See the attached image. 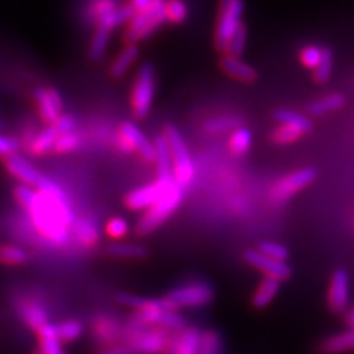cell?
<instances>
[{
	"label": "cell",
	"mask_w": 354,
	"mask_h": 354,
	"mask_svg": "<svg viewBox=\"0 0 354 354\" xmlns=\"http://www.w3.org/2000/svg\"><path fill=\"white\" fill-rule=\"evenodd\" d=\"M121 338L130 347L133 354H161L169 353L174 337H171L170 330L162 328L127 326Z\"/></svg>",
	"instance_id": "cell-1"
},
{
	"label": "cell",
	"mask_w": 354,
	"mask_h": 354,
	"mask_svg": "<svg viewBox=\"0 0 354 354\" xmlns=\"http://www.w3.org/2000/svg\"><path fill=\"white\" fill-rule=\"evenodd\" d=\"M165 2L167 0H151V3L133 15L126 30V40L136 44L152 36L155 31L167 22L165 17Z\"/></svg>",
	"instance_id": "cell-2"
},
{
	"label": "cell",
	"mask_w": 354,
	"mask_h": 354,
	"mask_svg": "<svg viewBox=\"0 0 354 354\" xmlns=\"http://www.w3.org/2000/svg\"><path fill=\"white\" fill-rule=\"evenodd\" d=\"M186 191L180 186L174 185L171 189L165 194L160 201L155 203L151 208H148L143 216L139 218L136 232L140 236H147L157 230L165 220H169L177 208H179L185 199Z\"/></svg>",
	"instance_id": "cell-3"
},
{
	"label": "cell",
	"mask_w": 354,
	"mask_h": 354,
	"mask_svg": "<svg viewBox=\"0 0 354 354\" xmlns=\"http://www.w3.org/2000/svg\"><path fill=\"white\" fill-rule=\"evenodd\" d=\"M164 135L169 140L170 151H171V160H173V177L177 186L182 189H187L194 180L195 174V165L189 149L186 147V142L182 136V133L177 130L176 126L167 124L164 130Z\"/></svg>",
	"instance_id": "cell-4"
},
{
	"label": "cell",
	"mask_w": 354,
	"mask_h": 354,
	"mask_svg": "<svg viewBox=\"0 0 354 354\" xmlns=\"http://www.w3.org/2000/svg\"><path fill=\"white\" fill-rule=\"evenodd\" d=\"M245 12V0H218V14L214 28V46L226 53L229 40L242 24Z\"/></svg>",
	"instance_id": "cell-5"
},
{
	"label": "cell",
	"mask_w": 354,
	"mask_h": 354,
	"mask_svg": "<svg viewBox=\"0 0 354 354\" xmlns=\"http://www.w3.org/2000/svg\"><path fill=\"white\" fill-rule=\"evenodd\" d=\"M155 91H157V80H155L153 65L149 62L142 64L131 91V109L136 118L143 120L148 117L155 97Z\"/></svg>",
	"instance_id": "cell-6"
},
{
	"label": "cell",
	"mask_w": 354,
	"mask_h": 354,
	"mask_svg": "<svg viewBox=\"0 0 354 354\" xmlns=\"http://www.w3.org/2000/svg\"><path fill=\"white\" fill-rule=\"evenodd\" d=\"M165 298L177 310L182 307H203L213 301L214 290L205 282H194L174 288Z\"/></svg>",
	"instance_id": "cell-7"
},
{
	"label": "cell",
	"mask_w": 354,
	"mask_h": 354,
	"mask_svg": "<svg viewBox=\"0 0 354 354\" xmlns=\"http://www.w3.org/2000/svg\"><path fill=\"white\" fill-rule=\"evenodd\" d=\"M317 177V171L312 167H306L295 170L290 174H286L276 182L270 191V198L274 203H283L290 199L292 195L303 191L304 187L312 185Z\"/></svg>",
	"instance_id": "cell-8"
},
{
	"label": "cell",
	"mask_w": 354,
	"mask_h": 354,
	"mask_svg": "<svg viewBox=\"0 0 354 354\" xmlns=\"http://www.w3.org/2000/svg\"><path fill=\"white\" fill-rule=\"evenodd\" d=\"M176 185L174 180H161L157 179L155 182L139 187V189L130 192L126 196V205L133 212H140V209H148L155 203L167 194L171 187Z\"/></svg>",
	"instance_id": "cell-9"
},
{
	"label": "cell",
	"mask_w": 354,
	"mask_h": 354,
	"mask_svg": "<svg viewBox=\"0 0 354 354\" xmlns=\"http://www.w3.org/2000/svg\"><path fill=\"white\" fill-rule=\"evenodd\" d=\"M243 260H245V263L250 264L251 268L261 272L264 276L278 279L279 282H285L292 276V269L290 264L266 257L257 250H248L243 252Z\"/></svg>",
	"instance_id": "cell-10"
},
{
	"label": "cell",
	"mask_w": 354,
	"mask_h": 354,
	"mask_svg": "<svg viewBox=\"0 0 354 354\" xmlns=\"http://www.w3.org/2000/svg\"><path fill=\"white\" fill-rule=\"evenodd\" d=\"M350 301V278L348 273L344 269H337L332 273L328 292H326V303L330 308V312L342 313L347 308Z\"/></svg>",
	"instance_id": "cell-11"
},
{
	"label": "cell",
	"mask_w": 354,
	"mask_h": 354,
	"mask_svg": "<svg viewBox=\"0 0 354 354\" xmlns=\"http://www.w3.org/2000/svg\"><path fill=\"white\" fill-rule=\"evenodd\" d=\"M35 99L41 120L46 121L48 124H53L64 114V102L57 88L37 87L35 91Z\"/></svg>",
	"instance_id": "cell-12"
},
{
	"label": "cell",
	"mask_w": 354,
	"mask_h": 354,
	"mask_svg": "<svg viewBox=\"0 0 354 354\" xmlns=\"http://www.w3.org/2000/svg\"><path fill=\"white\" fill-rule=\"evenodd\" d=\"M120 139H123L131 151H136L147 162H153L155 152L153 143L149 140L142 130L131 121H124L120 126Z\"/></svg>",
	"instance_id": "cell-13"
},
{
	"label": "cell",
	"mask_w": 354,
	"mask_h": 354,
	"mask_svg": "<svg viewBox=\"0 0 354 354\" xmlns=\"http://www.w3.org/2000/svg\"><path fill=\"white\" fill-rule=\"evenodd\" d=\"M113 12H108V14L102 15L101 18L96 19L95 32H93L92 41H91V48H88V55H91L92 61H99L104 58V55H105L106 48L109 44L111 32L117 28L114 18H113Z\"/></svg>",
	"instance_id": "cell-14"
},
{
	"label": "cell",
	"mask_w": 354,
	"mask_h": 354,
	"mask_svg": "<svg viewBox=\"0 0 354 354\" xmlns=\"http://www.w3.org/2000/svg\"><path fill=\"white\" fill-rule=\"evenodd\" d=\"M8 171L12 174L15 179L21 182V185L36 187L39 180L41 179V173L36 169V165L32 164L28 158L21 153H14L5 160Z\"/></svg>",
	"instance_id": "cell-15"
},
{
	"label": "cell",
	"mask_w": 354,
	"mask_h": 354,
	"mask_svg": "<svg viewBox=\"0 0 354 354\" xmlns=\"http://www.w3.org/2000/svg\"><path fill=\"white\" fill-rule=\"evenodd\" d=\"M220 70L226 75L232 77L234 80H238L241 83H254L259 79V71L256 66L251 64L242 61L241 58L230 57V55H223L218 61Z\"/></svg>",
	"instance_id": "cell-16"
},
{
	"label": "cell",
	"mask_w": 354,
	"mask_h": 354,
	"mask_svg": "<svg viewBox=\"0 0 354 354\" xmlns=\"http://www.w3.org/2000/svg\"><path fill=\"white\" fill-rule=\"evenodd\" d=\"M115 300L120 304L136 310V312H147V310H157V312H162V310H173V312H177V308L165 297L145 298V297L133 295L127 292H118L115 295Z\"/></svg>",
	"instance_id": "cell-17"
},
{
	"label": "cell",
	"mask_w": 354,
	"mask_h": 354,
	"mask_svg": "<svg viewBox=\"0 0 354 354\" xmlns=\"http://www.w3.org/2000/svg\"><path fill=\"white\" fill-rule=\"evenodd\" d=\"M153 152H155V165H157V174L161 180H174L173 177V160L169 140L164 133L153 139Z\"/></svg>",
	"instance_id": "cell-18"
},
{
	"label": "cell",
	"mask_w": 354,
	"mask_h": 354,
	"mask_svg": "<svg viewBox=\"0 0 354 354\" xmlns=\"http://www.w3.org/2000/svg\"><path fill=\"white\" fill-rule=\"evenodd\" d=\"M203 332L196 326H186L179 334L174 335L169 354H198L201 346Z\"/></svg>",
	"instance_id": "cell-19"
},
{
	"label": "cell",
	"mask_w": 354,
	"mask_h": 354,
	"mask_svg": "<svg viewBox=\"0 0 354 354\" xmlns=\"http://www.w3.org/2000/svg\"><path fill=\"white\" fill-rule=\"evenodd\" d=\"M281 286H282V282H279L278 279L264 276V278L259 282L256 291H254L251 297L252 307L256 310H263L268 307L274 300L276 295L279 294Z\"/></svg>",
	"instance_id": "cell-20"
},
{
	"label": "cell",
	"mask_w": 354,
	"mask_h": 354,
	"mask_svg": "<svg viewBox=\"0 0 354 354\" xmlns=\"http://www.w3.org/2000/svg\"><path fill=\"white\" fill-rule=\"evenodd\" d=\"M123 330L115 319L108 316H99L93 322V332L99 341L106 342V344L113 346L118 338L123 337Z\"/></svg>",
	"instance_id": "cell-21"
},
{
	"label": "cell",
	"mask_w": 354,
	"mask_h": 354,
	"mask_svg": "<svg viewBox=\"0 0 354 354\" xmlns=\"http://www.w3.org/2000/svg\"><path fill=\"white\" fill-rule=\"evenodd\" d=\"M39 351L36 354H66L62 342L58 339L57 328L53 324H46L37 330Z\"/></svg>",
	"instance_id": "cell-22"
},
{
	"label": "cell",
	"mask_w": 354,
	"mask_h": 354,
	"mask_svg": "<svg viewBox=\"0 0 354 354\" xmlns=\"http://www.w3.org/2000/svg\"><path fill=\"white\" fill-rule=\"evenodd\" d=\"M19 312L22 319L26 320V324L32 329V330H39L41 326L49 324L48 320V312L44 310V307L32 300H26L21 303Z\"/></svg>",
	"instance_id": "cell-23"
},
{
	"label": "cell",
	"mask_w": 354,
	"mask_h": 354,
	"mask_svg": "<svg viewBox=\"0 0 354 354\" xmlns=\"http://www.w3.org/2000/svg\"><path fill=\"white\" fill-rule=\"evenodd\" d=\"M354 348V329L330 335L320 342L319 351L322 354H341Z\"/></svg>",
	"instance_id": "cell-24"
},
{
	"label": "cell",
	"mask_w": 354,
	"mask_h": 354,
	"mask_svg": "<svg viewBox=\"0 0 354 354\" xmlns=\"http://www.w3.org/2000/svg\"><path fill=\"white\" fill-rule=\"evenodd\" d=\"M344 105H346L344 96L341 93H330L328 96L316 99L315 102H312L307 106V111L312 117H322L330 113H335V111H339Z\"/></svg>",
	"instance_id": "cell-25"
},
{
	"label": "cell",
	"mask_w": 354,
	"mask_h": 354,
	"mask_svg": "<svg viewBox=\"0 0 354 354\" xmlns=\"http://www.w3.org/2000/svg\"><path fill=\"white\" fill-rule=\"evenodd\" d=\"M58 136H59L58 130L55 129L52 124H49L48 127H44L39 133V135H36L31 139L28 151L35 155L48 153L49 151H52L55 148V143H57Z\"/></svg>",
	"instance_id": "cell-26"
},
{
	"label": "cell",
	"mask_w": 354,
	"mask_h": 354,
	"mask_svg": "<svg viewBox=\"0 0 354 354\" xmlns=\"http://www.w3.org/2000/svg\"><path fill=\"white\" fill-rule=\"evenodd\" d=\"M139 58V48L138 44H127V46L121 50L117 58L114 59L113 65H111V75L115 77V79H120L123 77L130 66L136 62V59Z\"/></svg>",
	"instance_id": "cell-27"
},
{
	"label": "cell",
	"mask_w": 354,
	"mask_h": 354,
	"mask_svg": "<svg viewBox=\"0 0 354 354\" xmlns=\"http://www.w3.org/2000/svg\"><path fill=\"white\" fill-rule=\"evenodd\" d=\"M106 254L115 259H145L148 257V250L131 242H114L106 247Z\"/></svg>",
	"instance_id": "cell-28"
},
{
	"label": "cell",
	"mask_w": 354,
	"mask_h": 354,
	"mask_svg": "<svg viewBox=\"0 0 354 354\" xmlns=\"http://www.w3.org/2000/svg\"><path fill=\"white\" fill-rule=\"evenodd\" d=\"M273 118L281 124L298 127L300 130H303L306 135L313 130L312 120L307 118V115L295 113V111H291V109H276L273 113Z\"/></svg>",
	"instance_id": "cell-29"
},
{
	"label": "cell",
	"mask_w": 354,
	"mask_h": 354,
	"mask_svg": "<svg viewBox=\"0 0 354 354\" xmlns=\"http://www.w3.org/2000/svg\"><path fill=\"white\" fill-rule=\"evenodd\" d=\"M73 229H74L75 238L79 239V242L83 243V245H86V247L96 245V243L99 242V238H101L96 225L88 218H80V220L74 221Z\"/></svg>",
	"instance_id": "cell-30"
},
{
	"label": "cell",
	"mask_w": 354,
	"mask_h": 354,
	"mask_svg": "<svg viewBox=\"0 0 354 354\" xmlns=\"http://www.w3.org/2000/svg\"><path fill=\"white\" fill-rule=\"evenodd\" d=\"M252 145V133L245 129V127H239L238 130L232 131V135L229 138V149L230 152L235 155V157H242L245 155Z\"/></svg>",
	"instance_id": "cell-31"
},
{
	"label": "cell",
	"mask_w": 354,
	"mask_h": 354,
	"mask_svg": "<svg viewBox=\"0 0 354 354\" xmlns=\"http://www.w3.org/2000/svg\"><path fill=\"white\" fill-rule=\"evenodd\" d=\"M304 135L306 133L295 126L281 124L273 130L270 139L274 145H291V143L301 139Z\"/></svg>",
	"instance_id": "cell-32"
},
{
	"label": "cell",
	"mask_w": 354,
	"mask_h": 354,
	"mask_svg": "<svg viewBox=\"0 0 354 354\" xmlns=\"http://www.w3.org/2000/svg\"><path fill=\"white\" fill-rule=\"evenodd\" d=\"M332 70H334V53L329 48H322V58L313 70V80L319 84L326 83L330 79Z\"/></svg>",
	"instance_id": "cell-33"
},
{
	"label": "cell",
	"mask_w": 354,
	"mask_h": 354,
	"mask_svg": "<svg viewBox=\"0 0 354 354\" xmlns=\"http://www.w3.org/2000/svg\"><path fill=\"white\" fill-rule=\"evenodd\" d=\"M247 39H248V28L245 26V22H242V24L238 27V30L234 32V36H232V39L229 40L226 55L241 58L247 48Z\"/></svg>",
	"instance_id": "cell-34"
},
{
	"label": "cell",
	"mask_w": 354,
	"mask_h": 354,
	"mask_svg": "<svg viewBox=\"0 0 354 354\" xmlns=\"http://www.w3.org/2000/svg\"><path fill=\"white\" fill-rule=\"evenodd\" d=\"M28 254L18 245H0V264L21 266L27 263Z\"/></svg>",
	"instance_id": "cell-35"
},
{
	"label": "cell",
	"mask_w": 354,
	"mask_h": 354,
	"mask_svg": "<svg viewBox=\"0 0 354 354\" xmlns=\"http://www.w3.org/2000/svg\"><path fill=\"white\" fill-rule=\"evenodd\" d=\"M257 251L272 260L286 263V260L290 259V250H288V247H285L283 243L274 242V241H261L259 243Z\"/></svg>",
	"instance_id": "cell-36"
},
{
	"label": "cell",
	"mask_w": 354,
	"mask_h": 354,
	"mask_svg": "<svg viewBox=\"0 0 354 354\" xmlns=\"http://www.w3.org/2000/svg\"><path fill=\"white\" fill-rule=\"evenodd\" d=\"M242 124V120L238 117H217L204 123V129L208 133H223L229 130H238Z\"/></svg>",
	"instance_id": "cell-37"
},
{
	"label": "cell",
	"mask_w": 354,
	"mask_h": 354,
	"mask_svg": "<svg viewBox=\"0 0 354 354\" xmlns=\"http://www.w3.org/2000/svg\"><path fill=\"white\" fill-rule=\"evenodd\" d=\"M198 354H223V342H221L218 332L213 329L203 332Z\"/></svg>",
	"instance_id": "cell-38"
},
{
	"label": "cell",
	"mask_w": 354,
	"mask_h": 354,
	"mask_svg": "<svg viewBox=\"0 0 354 354\" xmlns=\"http://www.w3.org/2000/svg\"><path fill=\"white\" fill-rule=\"evenodd\" d=\"M57 328V335L61 342H73L77 338H80L83 326L77 320H65V322L55 325Z\"/></svg>",
	"instance_id": "cell-39"
},
{
	"label": "cell",
	"mask_w": 354,
	"mask_h": 354,
	"mask_svg": "<svg viewBox=\"0 0 354 354\" xmlns=\"http://www.w3.org/2000/svg\"><path fill=\"white\" fill-rule=\"evenodd\" d=\"M165 17L171 24H182L187 19V6L183 0H167L165 2Z\"/></svg>",
	"instance_id": "cell-40"
},
{
	"label": "cell",
	"mask_w": 354,
	"mask_h": 354,
	"mask_svg": "<svg viewBox=\"0 0 354 354\" xmlns=\"http://www.w3.org/2000/svg\"><path fill=\"white\" fill-rule=\"evenodd\" d=\"M320 58H322V48L316 46V44H308V46H304L300 52V62L303 66L308 70H315Z\"/></svg>",
	"instance_id": "cell-41"
},
{
	"label": "cell",
	"mask_w": 354,
	"mask_h": 354,
	"mask_svg": "<svg viewBox=\"0 0 354 354\" xmlns=\"http://www.w3.org/2000/svg\"><path fill=\"white\" fill-rule=\"evenodd\" d=\"M105 230H106L108 236L120 241L129 234V223H127V220L123 217H113L111 220H108Z\"/></svg>",
	"instance_id": "cell-42"
},
{
	"label": "cell",
	"mask_w": 354,
	"mask_h": 354,
	"mask_svg": "<svg viewBox=\"0 0 354 354\" xmlns=\"http://www.w3.org/2000/svg\"><path fill=\"white\" fill-rule=\"evenodd\" d=\"M79 145H80L79 135H77L75 131H70V133H64V135L58 136L53 149L59 153H65V152L74 151Z\"/></svg>",
	"instance_id": "cell-43"
},
{
	"label": "cell",
	"mask_w": 354,
	"mask_h": 354,
	"mask_svg": "<svg viewBox=\"0 0 354 354\" xmlns=\"http://www.w3.org/2000/svg\"><path fill=\"white\" fill-rule=\"evenodd\" d=\"M118 6L115 5L114 0H95V2L88 8V17L92 19H97L101 18L102 15L108 14V12H113Z\"/></svg>",
	"instance_id": "cell-44"
},
{
	"label": "cell",
	"mask_w": 354,
	"mask_h": 354,
	"mask_svg": "<svg viewBox=\"0 0 354 354\" xmlns=\"http://www.w3.org/2000/svg\"><path fill=\"white\" fill-rule=\"evenodd\" d=\"M21 148V142L17 138H10L0 135V158H8L10 155L18 153Z\"/></svg>",
	"instance_id": "cell-45"
},
{
	"label": "cell",
	"mask_w": 354,
	"mask_h": 354,
	"mask_svg": "<svg viewBox=\"0 0 354 354\" xmlns=\"http://www.w3.org/2000/svg\"><path fill=\"white\" fill-rule=\"evenodd\" d=\"M52 126L58 130L59 135H64V133L74 131L75 118L71 114H62L57 121H55Z\"/></svg>",
	"instance_id": "cell-46"
},
{
	"label": "cell",
	"mask_w": 354,
	"mask_h": 354,
	"mask_svg": "<svg viewBox=\"0 0 354 354\" xmlns=\"http://www.w3.org/2000/svg\"><path fill=\"white\" fill-rule=\"evenodd\" d=\"M99 354H133L130 347L126 344V342H120V344H113L104 348L102 351H99Z\"/></svg>",
	"instance_id": "cell-47"
},
{
	"label": "cell",
	"mask_w": 354,
	"mask_h": 354,
	"mask_svg": "<svg viewBox=\"0 0 354 354\" xmlns=\"http://www.w3.org/2000/svg\"><path fill=\"white\" fill-rule=\"evenodd\" d=\"M149 3H151V0H131V2H130V5L135 8L136 12H138V10L145 9Z\"/></svg>",
	"instance_id": "cell-48"
},
{
	"label": "cell",
	"mask_w": 354,
	"mask_h": 354,
	"mask_svg": "<svg viewBox=\"0 0 354 354\" xmlns=\"http://www.w3.org/2000/svg\"><path fill=\"white\" fill-rule=\"evenodd\" d=\"M348 324H350L351 328L354 329V310H353V312H351L350 316H348Z\"/></svg>",
	"instance_id": "cell-49"
}]
</instances>
